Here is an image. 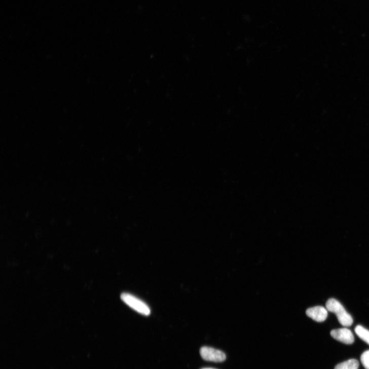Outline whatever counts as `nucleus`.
Listing matches in <instances>:
<instances>
[{
  "mask_svg": "<svg viewBox=\"0 0 369 369\" xmlns=\"http://www.w3.org/2000/svg\"><path fill=\"white\" fill-rule=\"evenodd\" d=\"M328 311L336 314L340 324L344 327L351 326L353 322L352 316L346 311L343 306L337 300L330 299L326 304Z\"/></svg>",
  "mask_w": 369,
  "mask_h": 369,
  "instance_id": "nucleus-1",
  "label": "nucleus"
},
{
  "mask_svg": "<svg viewBox=\"0 0 369 369\" xmlns=\"http://www.w3.org/2000/svg\"><path fill=\"white\" fill-rule=\"evenodd\" d=\"M121 299L126 305L136 312L146 316L151 314V311L149 306L133 295L123 293L121 296Z\"/></svg>",
  "mask_w": 369,
  "mask_h": 369,
  "instance_id": "nucleus-2",
  "label": "nucleus"
},
{
  "mask_svg": "<svg viewBox=\"0 0 369 369\" xmlns=\"http://www.w3.org/2000/svg\"><path fill=\"white\" fill-rule=\"evenodd\" d=\"M200 352L202 358L206 361L220 362L226 359L223 352L209 347L201 348Z\"/></svg>",
  "mask_w": 369,
  "mask_h": 369,
  "instance_id": "nucleus-3",
  "label": "nucleus"
},
{
  "mask_svg": "<svg viewBox=\"0 0 369 369\" xmlns=\"http://www.w3.org/2000/svg\"><path fill=\"white\" fill-rule=\"evenodd\" d=\"M330 335L334 339L347 345L352 344L354 342L352 333L347 328L333 330Z\"/></svg>",
  "mask_w": 369,
  "mask_h": 369,
  "instance_id": "nucleus-4",
  "label": "nucleus"
},
{
  "mask_svg": "<svg viewBox=\"0 0 369 369\" xmlns=\"http://www.w3.org/2000/svg\"><path fill=\"white\" fill-rule=\"evenodd\" d=\"M306 314L317 322H322L327 319L328 313L327 308L322 306H316L307 309Z\"/></svg>",
  "mask_w": 369,
  "mask_h": 369,
  "instance_id": "nucleus-5",
  "label": "nucleus"
},
{
  "mask_svg": "<svg viewBox=\"0 0 369 369\" xmlns=\"http://www.w3.org/2000/svg\"><path fill=\"white\" fill-rule=\"evenodd\" d=\"M358 361L356 359H351L338 364L335 369H358Z\"/></svg>",
  "mask_w": 369,
  "mask_h": 369,
  "instance_id": "nucleus-6",
  "label": "nucleus"
},
{
  "mask_svg": "<svg viewBox=\"0 0 369 369\" xmlns=\"http://www.w3.org/2000/svg\"><path fill=\"white\" fill-rule=\"evenodd\" d=\"M355 332L358 337L369 345V331L363 327L358 325L355 328Z\"/></svg>",
  "mask_w": 369,
  "mask_h": 369,
  "instance_id": "nucleus-7",
  "label": "nucleus"
},
{
  "mask_svg": "<svg viewBox=\"0 0 369 369\" xmlns=\"http://www.w3.org/2000/svg\"><path fill=\"white\" fill-rule=\"evenodd\" d=\"M360 360L364 368L369 369V350H367L362 354Z\"/></svg>",
  "mask_w": 369,
  "mask_h": 369,
  "instance_id": "nucleus-8",
  "label": "nucleus"
},
{
  "mask_svg": "<svg viewBox=\"0 0 369 369\" xmlns=\"http://www.w3.org/2000/svg\"><path fill=\"white\" fill-rule=\"evenodd\" d=\"M202 369H215V368H211V367H206V368H202Z\"/></svg>",
  "mask_w": 369,
  "mask_h": 369,
  "instance_id": "nucleus-9",
  "label": "nucleus"
}]
</instances>
